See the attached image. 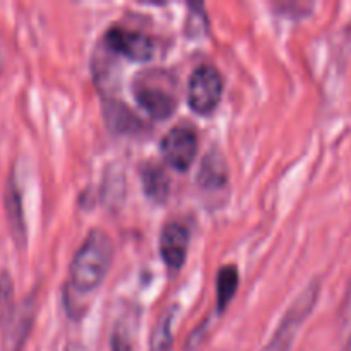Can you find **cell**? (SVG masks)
<instances>
[{
    "label": "cell",
    "instance_id": "cell-4",
    "mask_svg": "<svg viewBox=\"0 0 351 351\" xmlns=\"http://www.w3.org/2000/svg\"><path fill=\"white\" fill-rule=\"evenodd\" d=\"M223 79L213 65H199L189 77V105L197 113H211L219 103Z\"/></svg>",
    "mask_w": 351,
    "mask_h": 351
},
{
    "label": "cell",
    "instance_id": "cell-1",
    "mask_svg": "<svg viewBox=\"0 0 351 351\" xmlns=\"http://www.w3.org/2000/svg\"><path fill=\"white\" fill-rule=\"evenodd\" d=\"M113 245L103 230H91L71 263V285L79 293L95 291L105 280Z\"/></svg>",
    "mask_w": 351,
    "mask_h": 351
},
{
    "label": "cell",
    "instance_id": "cell-5",
    "mask_svg": "<svg viewBox=\"0 0 351 351\" xmlns=\"http://www.w3.org/2000/svg\"><path fill=\"white\" fill-rule=\"evenodd\" d=\"M105 45L115 53L136 62L149 60L154 51V41L149 34L129 27H110L105 33Z\"/></svg>",
    "mask_w": 351,
    "mask_h": 351
},
{
    "label": "cell",
    "instance_id": "cell-15",
    "mask_svg": "<svg viewBox=\"0 0 351 351\" xmlns=\"http://www.w3.org/2000/svg\"><path fill=\"white\" fill-rule=\"evenodd\" d=\"M171 315H165L158 322L151 338V351H170L171 348Z\"/></svg>",
    "mask_w": 351,
    "mask_h": 351
},
{
    "label": "cell",
    "instance_id": "cell-18",
    "mask_svg": "<svg viewBox=\"0 0 351 351\" xmlns=\"http://www.w3.org/2000/svg\"><path fill=\"white\" fill-rule=\"evenodd\" d=\"M343 351H351V338L348 339V343H346V346H345V350Z\"/></svg>",
    "mask_w": 351,
    "mask_h": 351
},
{
    "label": "cell",
    "instance_id": "cell-2",
    "mask_svg": "<svg viewBox=\"0 0 351 351\" xmlns=\"http://www.w3.org/2000/svg\"><path fill=\"white\" fill-rule=\"evenodd\" d=\"M319 291H321V283H319V280H315L302 291V295H298L297 300L290 305V308L285 314L281 324L278 326L273 339L267 343V346L263 351H288L291 348V343H293L298 329L302 328L305 319L315 307Z\"/></svg>",
    "mask_w": 351,
    "mask_h": 351
},
{
    "label": "cell",
    "instance_id": "cell-19",
    "mask_svg": "<svg viewBox=\"0 0 351 351\" xmlns=\"http://www.w3.org/2000/svg\"><path fill=\"white\" fill-rule=\"evenodd\" d=\"M2 64H3V58H2V51H0V72H2Z\"/></svg>",
    "mask_w": 351,
    "mask_h": 351
},
{
    "label": "cell",
    "instance_id": "cell-8",
    "mask_svg": "<svg viewBox=\"0 0 351 351\" xmlns=\"http://www.w3.org/2000/svg\"><path fill=\"white\" fill-rule=\"evenodd\" d=\"M3 209H5L10 235H12L16 245L23 249L27 242L26 221H24L23 195H21V189L14 173H10L7 178L5 191H3Z\"/></svg>",
    "mask_w": 351,
    "mask_h": 351
},
{
    "label": "cell",
    "instance_id": "cell-6",
    "mask_svg": "<svg viewBox=\"0 0 351 351\" xmlns=\"http://www.w3.org/2000/svg\"><path fill=\"white\" fill-rule=\"evenodd\" d=\"M197 136L189 127L180 125L173 127L165 134L161 141V153L168 165H171L177 170L185 171L194 161L197 153Z\"/></svg>",
    "mask_w": 351,
    "mask_h": 351
},
{
    "label": "cell",
    "instance_id": "cell-16",
    "mask_svg": "<svg viewBox=\"0 0 351 351\" xmlns=\"http://www.w3.org/2000/svg\"><path fill=\"white\" fill-rule=\"evenodd\" d=\"M112 350L113 351H132V341H130L129 331H127L125 324H122V321L117 324L115 331H113Z\"/></svg>",
    "mask_w": 351,
    "mask_h": 351
},
{
    "label": "cell",
    "instance_id": "cell-7",
    "mask_svg": "<svg viewBox=\"0 0 351 351\" xmlns=\"http://www.w3.org/2000/svg\"><path fill=\"white\" fill-rule=\"evenodd\" d=\"M189 230L178 221H170L163 226L160 237V252L170 269H178L185 263L189 250Z\"/></svg>",
    "mask_w": 351,
    "mask_h": 351
},
{
    "label": "cell",
    "instance_id": "cell-12",
    "mask_svg": "<svg viewBox=\"0 0 351 351\" xmlns=\"http://www.w3.org/2000/svg\"><path fill=\"white\" fill-rule=\"evenodd\" d=\"M141 177H143V187L147 197L153 199L154 202H163L168 197L170 180L163 168L158 167L156 163H146L141 171Z\"/></svg>",
    "mask_w": 351,
    "mask_h": 351
},
{
    "label": "cell",
    "instance_id": "cell-3",
    "mask_svg": "<svg viewBox=\"0 0 351 351\" xmlns=\"http://www.w3.org/2000/svg\"><path fill=\"white\" fill-rule=\"evenodd\" d=\"M134 95L137 103L154 119H168L177 108L173 82H165L163 74H160V79L154 74L141 75L134 81Z\"/></svg>",
    "mask_w": 351,
    "mask_h": 351
},
{
    "label": "cell",
    "instance_id": "cell-14",
    "mask_svg": "<svg viewBox=\"0 0 351 351\" xmlns=\"http://www.w3.org/2000/svg\"><path fill=\"white\" fill-rule=\"evenodd\" d=\"M14 305V283L7 271L0 273V329H5L16 315Z\"/></svg>",
    "mask_w": 351,
    "mask_h": 351
},
{
    "label": "cell",
    "instance_id": "cell-10",
    "mask_svg": "<svg viewBox=\"0 0 351 351\" xmlns=\"http://www.w3.org/2000/svg\"><path fill=\"white\" fill-rule=\"evenodd\" d=\"M106 123L119 134H139L146 129L143 120L130 112V108L123 103L108 99L103 105Z\"/></svg>",
    "mask_w": 351,
    "mask_h": 351
},
{
    "label": "cell",
    "instance_id": "cell-13",
    "mask_svg": "<svg viewBox=\"0 0 351 351\" xmlns=\"http://www.w3.org/2000/svg\"><path fill=\"white\" fill-rule=\"evenodd\" d=\"M237 288H239V269L233 264L219 267L216 274V308L223 312L232 298L235 297Z\"/></svg>",
    "mask_w": 351,
    "mask_h": 351
},
{
    "label": "cell",
    "instance_id": "cell-17",
    "mask_svg": "<svg viewBox=\"0 0 351 351\" xmlns=\"http://www.w3.org/2000/svg\"><path fill=\"white\" fill-rule=\"evenodd\" d=\"M65 351H88V350H86L82 345H79V343H71Z\"/></svg>",
    "mask_w": 351,
    "mask_h": 351
},
{
    "label": "cell",
    "instance_id": "cell-9",
    "mask_svg": "<svg viewBox=\"0 0 351 351\" xmlns=\"http://www.w3.org/2000/svg\"><path fill=\"white\" fill-rule=\"evenodd\" d=\"M34 317V300H24L19 311L10 321V324L3 329V351H21Z\"/></svg>",
    "mask_w": 351,
    "mask_h": 351
},
{
    "label": "cell",
    "instance_id": "cell-11",
    "mask_svg": "<svg viewBox=\"0 0 351 351\" xmlns=\"http://www.w3.org/2000/svg\"><path fill=\"white\" fill-rule=\"evenodd\" d=\"M228 178V168H226L225 160L219 153H209L202 160L201 168L197 173V182L204 189H218L226 184Z\"/></svg>",
    "mask_w": 351,
    "mask_h": 351
}]
</instances>
